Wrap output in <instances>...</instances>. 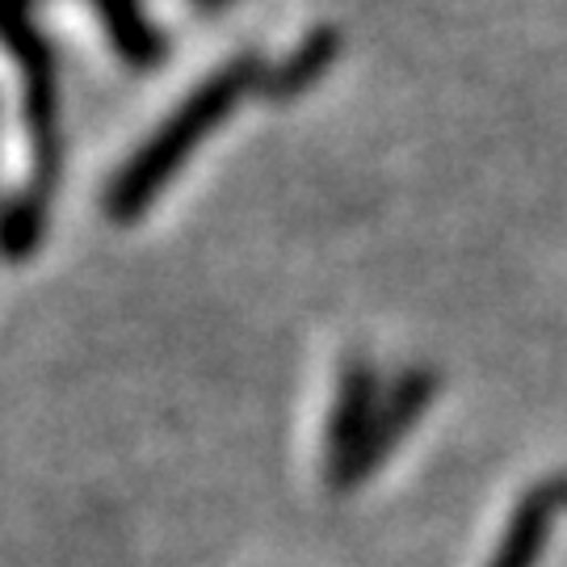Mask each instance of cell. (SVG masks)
<instances>
[{
	"label": "cell",
	"mask_w": 567,
	"mask_h": 567,
	"mask_svg": "<svg viewBox=\"0 0 567 567\" xmlns=\"http://www.w3.org/2000/svg\"><path fill=\"white\" fill-rule=\"evenodd\" d=\"M47 215L51 203H42L34 194H13L0 206V257L4 261H25L39 252V244L47 240Z\"/></svg>",
	"instance_id": "cell-8"
},
{
	"label": "cell",
	"mask_w": 567,
	"mask_h": 567,
	"mask_svg": "<svg viewBox=\"0 0 567 567\" xmlns=\"http://www.w3.org/2000/svg\"><path fill=\"white\" fill-rule=\"evenodd\" d=\"M559 487L555 480H543V484H534L529 492H522V501L513 505V517H508L505 534H501V543H496V555H492V564L487 567H534L538 564V555L547 547V534L555 526V517H559Z\"/></svg>",
	"instance_id": "cell-5"
},
{
	"label": "cell",
	"mask_w": 567,
	"mask_h": 567,
	"mask_svg": "<svg viewBox=\"0 0 567 567\" xmlns=\"http://www.w3.org/2000/svg\"><path fill=\"white\" fill-rule=\"evenodd\" d=\"M89 4L97 9L105 34H110V47L118 51L122 63L156 68L168 55V39L143 13V0H89Z\"/></svg>",
	"instance_id": "cell-6"
},
{
	"label": "cell",
	"mask_w": 567,
	"mask_h": 567,
	"mask_svg": "<svg viewBox=\"0 0 567 567\" xmlns=\"http://www.w3.org/2000/svg\"><path fill=\"white\" fill-rule=\"evenodd\" d=\"M555 487H559V501H564V508H567V471L564 475H555Z\"/></svg>",
	"instance_id": "cell-9"
},
{
	"label": "cell",
	"mask_w": 567,
	"mask_h": 567,
	"mask_svg": "<svg viewBox=\"0 0 567 567\" xmlns=\"http://www.w3.org/2000/svg\"><path fill=\"white\" fill-rule=\"evenodd\" d=\"M433 395H437V374L429 365H408L404 374L383 391L379 416H374V425H370L365 442L358 446V454L337 466V471H328V487L332 492H353L358 484H365L395 454V446L408 437V429H416L425 408L433 404Z\"/></svg>",
	"instance_id": "cell-3"
},
{
	"label": "cell",
	"mask_w": 567,
	"mask_h": 567,
	"mask_svg": "<svg viewBox=\"0 0 567 567\" xmlns=\"http://www.w3.org/2000/svg\"><path fill=\"white\" fill-rule=\"evenodd\" d=\"M265 81L261 55H236L219 72H210L168 118L156 126V135L118 168V177L105 189V219L110 224H135L147 215V206L161 198V189L182 164L198 152L206 135H215L227 122V114Z\"/></svg>",
	"instance_id": "cell-1"
},
{
	"label": "cell",
	"mask_w": 567,
	"mask_h": 567,
	"mask_svg": "<svg viewBox=\"0 0 567 567\" xmlns=\"http://www.w3.org/2000/svg\"><path fill=\"white\" fill-rule=\"evenodd\" d=\"M341 55V39H337V30H311L290 55H286L278 68H269L261 81V93L269 102H295V97H303L311 84L324 76L332 60Z\"/></svg>",
	"instance_id": "cell-7"
},
{
	"label": "cell",
	"mask_w": 567,
	"mask_h": 567,
	"mask_svg": "<svg viewBox=\"0 0 567 567\" xmlns=\"http://www.w3.org/2000/svg\"><path fill=\"white\" fill-rule=\"evenodd\" d=\"M198 4H203V9H215V4H219V0H198Z\"/></svg>",
	"instance_id": "cell-10"
},
{
	"label": "cell",
	"mask_w": 567,
	"mask_h": 567,
	"mask_svg": "<svg viewBox=\"0 0 567 567\" xmlns=\"http://www.w3.org/2000/svg\"><path fill=\"white\" fill-rule=\"evenodd\" d=\"M34 0H0V47L21 68V97H25V131L34 152V173L25 194L51 203L63 173V118H60V63L55 47L34 25Z\"/></svg>",
	"instance_id": "cell-2"
},
{
	"label": "cell",
	"mask_w": 567,
	"mask_h": 567,
	"mask_svg": "<svg viewBox=\"0 0 567 567\" xmlns=\"http://www.w3.org/2000/svg\"><path fill=\"white\" fill-rule=\"evenodd\" d=\"M383 391V374L365 358H358V353L344 358L341 374H337V395H332V416H328V471H337L358 454L374 416H379Z\"/></svg>",
	"instance_id": "cell-4"
}]
</instances>
